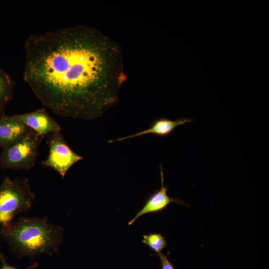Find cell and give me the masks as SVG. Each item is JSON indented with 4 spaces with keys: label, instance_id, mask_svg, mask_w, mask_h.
I'll use <instances>...</instances> for the list:
<instances>
[{
    "label": "cell",
    "instance_id": "obj_12",
    "mask_svg": "<svg viewBox=\"0 0 269 269\" xmlns=\"http://www.w3.org/2000/svg\"><path fill=\"white\" fill-rule=\"evenodd\" d=\"M0 261L1 263V266L0 269H20L18 268L9 265L6 261L4 254L1 253H0ZM38 266V264L35 262L25 269H33L37 267Z\"/></svg>",
    "mask_w": 269,
    "mask_h": 269
},
{
    "label": "cell",
    "instance_id": "obj_5",
    "mask_svg": "<svg viewBox=\"0 0 269 269\" xmlns=\"http://www.w3.org/2000/svg\"><path fill=\"white\" fill-rule=\"evenodd\" d=\"M48 137V155L41 164L54 169L64 177L71 167L83 157L71 149L61 132L50 134Z\"/></svg>",
    "mask_w": 269,
    "mask_h": 269
},
{
    "label": "cell",
    "instance_id": "obj_13",
    "mask_svg": "<svg viewBox=\"0 0 269 269\" xmlns=\"http://www.w3.org/2000/svg\"><path fill=\"white\" fill-rule=\"evenodd\" d=\"M160 259L161 269H175L172 264L168 259L167 256L162 253L156 254Z\"/></svg>",
    "mask_w": 269,
    "mask_h": 269
},
{
    "label": "cell",
    "instance_id": "obj_11",
    "mask_svg": "<svg viewBox=\"0 0 269 269\" xmlns=\"http://www.w3.org/2000/svg\"><path fill=\"white\" fill-rule=\"evenodd\" d=\"M142 243L158 254L166 247L165 238L159 233H149L142 236Z\"/></svg>",
    "mask_w": 269,
    "mask_h": 269
},
{
    "label": "cell",
    "instance_id": "obj_6",
    "mask_svg": "<svg viewBox=\"0 0 269 269\" xmlns=\"http://www.w3.org/2000/svg\"><path fill=\"white\" fill-rule=\"evenodd\" d=\"M17 116L27 127L43 138L48 134L61 132L60 126L43 108Z\"/></svg>",
    "mask_w": 269,
    "mask_h": 269
},
{
    "label": "cell",
    "instance_id": "obj_8",
    "mask_svg": "<svg viewBox=\"0 0 269 269\" xmlns=\"http://www.w3.org/2000/svg\"><path fill=\"white\" fill-rule=\"evenodd\" d=\"M27 127L17 116L0 113V146L4 148L18 140L26 131Z\"/></svg>",
    "mask_w": 269,
    "mask_h": 269
},
{
    "label": "cell",
    "instance_id": "obj_10",
    "mask_svg": "<svg viewBox=\"0 0 269 269\" xmlns=\"http://www.w3.org/2000/svg\"><path fill=\"white\" fill-rule=\"evenodd\" d=\"M15 82L10 75L0 68V113L13 97Z\"/></svg>",
    "mask_w": 269,
    "mask_h": 269
},
{
    "label": "cell",
    "instance_id": "obj_4",
    "mask_svg": "<svg viewBox=\"0 0 269 269\" xmlns=\"http://www.w3.org/2000/svg\"><path fill=\"white\" fill-rule=\"evenodd\" d=\"M44 138L28 127L15 142L3 148L0 155V168L28 170L35 164L38 147Z\"/></svg>",
    "mask_w": 269,
    "mask_h": 269
},
{
    "label": "cell",
    "instance_id": "obj_9",
    "mask_svg": "<svg viewBox=\"0 0 269 269\" xmlns=\"http://www.w3.org/2000/svg\"><path fill=\"white\" fill-rule=\"evenodd\" d=\"M193 121L188 119H179L174 121L164 118L158 119L153 122L151 127L148 129L131 135L110 140L108 142L112 143L121 141L149 134L161 136H167L170 134L176 127Z\"/></svg>",
    "mask_w": 269,
    "mask_h": 269
},
{
    "label": "cell",
    "instance_id": "obj_1",
    "mask_svg": "<svg viewBox=\"0 0 269 269\" xmlns=\"http://www.w3.org/2000/svg\"><path fill=\"white\" fill-rule=\"evenodd\" d=\"M24 50L23 79L56 115L92 121L118 103L127 80L123 50L100 30L77 25L34 34Z\"/></svg>",
    "mask_w": 269,
    "mask_h": 269
},
{
    "label": "cell",
    "instance_id": "obj_3",
    "mask_svg": "<svg viewBox=\"0 0 269 269\" xmlns=\"http://www.w3.org/2000/svg\"><path fill=\"white\" fill-rule=\"evenodd\" d=\"M35 198L27 178L11 180L4 177L0 185V227L18 214L29 211Z\"/></svg>",
    "mask_w": 269,
    "mask_h": 269
},
{
    "label": "cell",
    "instance_id": "obj_7",
    "mask_svg": "<svg viewBox=\"0 0 269 269\" xmlns=\"http://www.w3.org/2000/svg\"><path fill=\"white\" fill-rule=\"evenodd\" d=\"M160 171L161 188L152 193L148 197L142 208L129 222L128 225H131L137 219L145 214L158 213L163 211L170 203H174L186 206L181 200L171 198L168 196L167 194V187L164 185L163 172L161 166H160Z\"/></svg>",
    "mask_w": 269,
    "mask_h": 269
},
{
    "label": "cell",
    "instance_id": "obj_2",
    "mask_svg": "<svg viewBox=\"0 0 269 269\" xmlns=\"http://www.w3.org/2000/svg\"><path fill=\"white\" fill-rule=\"evenodd\" d=\"M0 234L18 259L59 251L64 238L61 226L51 223L46 217L21 216L0 227Z\"/></svg>",
    "mask_w": 269,
    "mask_h": 269
}]
</instances>
